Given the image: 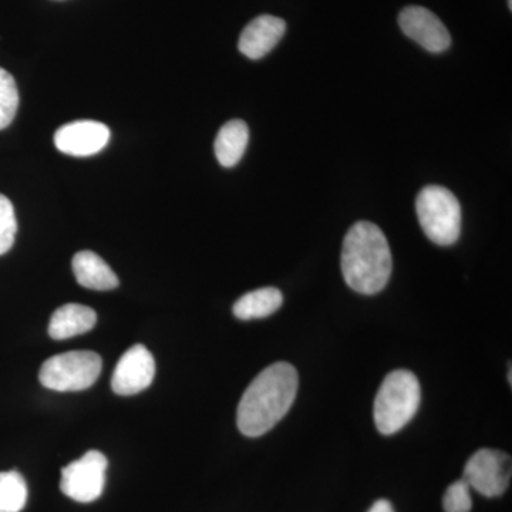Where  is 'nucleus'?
Segmentation results:
<instances>
[{
  "instance_id": "1",
  "label": "nucleus",
  "mask_w": 512,
  "mask_h": 512,
  "mask_svg": "<svg viewBox=\"0 0 512 512\" xmlns=\"http://www.w3.org/2000/svg\"><path fill=\"white\" fill-rule=\"evenodd\" d=\"M298 386V372L291 363L278 362L262 370L242 394L239 431L247 437H261L274 429L291 410Z\"/></svg>"
},
{
  "instance_id": "2",
  "label": "nucleus",
  "mask_w": 512,
  "mask_h": 512,
  "mask_svg": "<svg viewBox=\"0 0 512 512\" xmlns=\"http://www.w3.org/2000/svg\"><path fill=\"white\" fill-rule=\"evenodd\" d=\"M393 258L382 229L360 221L346 234L342 248V272L349 288L362 295H376L389 284Z\"/></svg>"
},
{
  "instance_id": "3",
  "label": "nucleus",
  "mask_w": 512,
  "mask_h": 512,
  "mask_svg": "<svg viewBox=\"0 0 512 512\" xmlns=\"http://www.w3.org/2000/svg\"><path fill=\"white\" fill-rule=\"evenodd\" d=\"M419 379L409 370H394L383 380L375 400V423L384 436H392L412 421L419 410Z\"/></svg>"
},
{
  "instance_id": "4",
  "label": "nucleus",
  "mask_w": 512,
  "mask_h": 512,
  "mask_svg": "<svg viewBox=\"0 0 512 512\" xmlns=\"http://www.w3.org/2000/svg\"><path fill=\"white\" fill-rule=\"evenodd\" d=\"M417 217L424 234L440 247L456 244L461 234V205L456 195L440 185H429L417 195Z\"/></svg>"
},
{
  "instance_id": "5",
  "label": "nucleus",
  "mask_w": 512,
  "mask_h": 512,
  "mask_svg": "<svg viewBox=\"0 0 512 512\" xmlns=\"http://www.w3.org/2000/svg\"><path fill=\"white\" fill-rule=\"evenodd\" d=\"M103 360L96 352L74 350L47 359L40 367L39 380L56 392H82L97 382Z\"/></svg>"
},
{
  "instance_id": "6",
  "label": "nucleus",
  "mask_w": 512,
  "mask_h": 512,
  "mask_svg": "<svg viewBox=\"0 0 512 512\" xmlns=\"http://www.w3.org/2000/svg\"><path fill=\"white\" fill-rule=\"evenodd\" d=\"M107 466L109 461L103 453L87 451L82 458L63 468L60 490L77 503H93L103 494Z\"/></svg>"
},
{
  "instance_id": "7",
  "label": "nucleus",
  "mask_w": 512,
  "mask_h": 512,
  "mask_svg": "<svg viewBox=\"0 0 512 512\" xmlns=\"http://www.w3.org/2000/svg\"><path fill=\"white\" fill-rule=\"evenodd\" d=\"M511 457L500 450L483 448L467 461L463 480L484 497L494 498L503 495L510 487Z\"/></svg>"
},
{
  "instance_id": "8",
  "label": "nucleus",
  "mask_w": 512,
  "mask_h": 512,
  "mask_svg": "<svg viewBox=\"0 0 512 512\" xmlns=\"http://www.w3.org/2000/svg\"><path fill=\"white\" fill-rule=\"evenodd\" d=\"M156 376V362L150 350L143 345H134L127 350L111 377L113 392L119 396H134L143 392Z\"/></svg>"
},
{
  "instance_id": "9",
  "label": "nucleus",
  "mask_w": 512,
  "mask_h": 512,
  "mask_svg": "<svg viewBox=\"0 0 512 512\" xmlns=\"http://www.w3.org/2000/svg\"><path fill=\"white\" fill-rule=\"evenodd\" d=\"M402 32L430 53L446 52L451 36L444 23L431 10L421 6H407L399 15Z\"/></svg>"
},
{
  "instance_id": "10",
  "label": "nucleus",
  "mask_w": 512,
  "mask_h": 512,
  "mask_svg": "<svg viewBox=\"0 0 512 512\" xmlns=\"http://www.w3.org/2000/svg\"><path fill=\"white\" fill-rule=\"evenodd\" d=\"M110 128L100 121L80 120L64 124L55 134L60 153L73 157H89L109 144Z\"/></svg>"
},
{
  "instance_id": "11",
  "label": "nucleus",
  "mask_w": 512,
  "mask_h": 512,
  "mask_svg": "<svg viewBox=\"0 0 512 512\" xmlns=\"http://www.w3.org/2000/svg\"><path fill=\"white\" fill-rule=\"evenodd\" d=\"M285 32L284 19L271 15L258 16L242 30L238 42L239 52L248 59H262L281 42Z\"/></svg>"
},
{
  "instance_id": "12",
  "label": "nucleus",
  "mask_w": 512,
  "mask_h": 512,
  "mask_svg": "<svg viewBox=\"0 0 512 512\" xmlns=\"http://www.w3.org/2000/svg\"><path fill=\"white\" fill-rule=\"evenodd\" d=\"M97 323L96 312L89 306L69 303L60 306L52 315L49 323L50 338L66 340L92 330Z\"/></svg>"
},
{
  "instance_id": "13",
  "label": "nucleus",
  "mask_w": 512,
  "mask_h": 512,
  "mask_svg": "<svg viewBox=\"0 0 512 512\" xmlns=\"http://www.w3.org/2000/svg\"><path fill=\"white\" fill-rule=\"evenodd\" d=\"M73 272L79 285L93 291H111L119 286V278L106 261L92 251H80L74 255Z\"/></svg>"
},
{
  "instance_id": "14",
  "label": "nucleus",
  "mask_w": 512,
  "mask_h": 512,
  "mask_svg": "<svg viewBox=\"0 0 512 512\" xmlns=\"http://www.w3.org/2000/svg\"><path fill=\"white\" fill-rule=\"evenodd\" d=\"M249 128L242 120H231L221 127L215 138L214 150L218 163L225 168L235 167L247 150Z\"/></svg>"
},
{
  "instance_id": "15",
  "label": "nucleus",
  "mask_w": 512,
  "mask_h": 512,
  "mask_svg": "<svg viewBox=\"0 0 512 512\" xmlns=\"http://www.w3.org/2000/svg\"><path fill=\"white\" fill-rule=\"evenodd\" d=\"M284 296L276 288H261L245 293L235 302L234 315L241 320L264 319L279 311Z\"/></svg>"
},
{
  "instance_id": "16",
  "label": "nucleus",
  "mask_w": 512,
  "mask_h": 512,
  "mask_svg": "<svg viewBox=\"0 0 512 512\" xmlns=\"http://www.w3.org/2000/svg\"><path fill=\"white\" fill-rule=\"evenodd\" d=\"M28 501V485L18 471L0 473V512H20Z\"/></svg>"
},
{
  "instance_id": "17",
  "label": "nucleus",
  "mask_w": 512,
  "mask_h": 512,
  "mask_svg": "<svg viewBox=\"0 0 512 512\" xmlns=\"http://www.w3.org/2000/svg\"><path fill=\"white\" fill-rule=\"evenodd\" d=\"M19 107V92L12 74L0 67V130L15 120Z\"/></svg>"
},
{
  "instance_id": "18",
  "label": "nucleus",
  "mask_w": 512,
  "mask_h": 512,
  "mask_svg": "<svg viewBox=\"0 0 512 512\" xmlns=\"http://www.w3.org/2000/svg\"><path fill=\"white\" fill-rule=\"evenodd\" d=\"M18 221L15 208L8 197L0 194V255L6 254L15 244Z\"/></svg>"
},
{
  "instance_id": "19",
  "label": "nucleus",
  "mask_w": 512,
  "mask_h": 512,
  "mask_svg": "<svg viewBox=\"0 0 512 512\" xmlns=\"http://www.w3.org/2000/svg\"><path fill=\"white\" fill-rule=\"evenodd\" d=\"M443 507L446 512H470L473 508L471 488L466 481H456L447 488L443 498Z\"/></svg>"
},
{
  "instance_id": "20",
  "label": "nucleus",
  "mask_w": 512,
  "mask_h": 512,
  "mask_svg": "<svg viewBox=\"0 0 512 512\" xmlns=\"http://www.w3.org/2000/svg\"><path fill=\"white\" fill-rule=\"evenodd\" d=\"M367 512H394L392 504L387 500H379L373 504V507L370 508Z\"/></svg>"
},
{
  "instance_id": "21",
  "label": "nucleus",
  "mask_w": 512,
  "mask_h": 512,
  "mask_svg": "<svg viewBox=\"0 0 512 512\" xmlns=\"http://www.w3.org/2000/svg\"><path fill=\"white\" fill-rule=\"evenodd\" d=\"M508 6H510V10L512 9V0H508Z\"/></svg>"
}]
</instances>
